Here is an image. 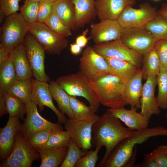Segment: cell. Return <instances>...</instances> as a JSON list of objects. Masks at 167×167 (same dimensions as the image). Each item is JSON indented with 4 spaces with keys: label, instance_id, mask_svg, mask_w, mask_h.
I'll return each mask as SVG.
<instances>
[{
    "label": "cell",
    "instance_id": "3",
    "mask_svg": "<svg viewBox=\"0 0 167 167\" xmlns=\"http://www.w3.org/2000/svg\"><path fill=\"white\" fill-rule=\"evenodd\" d=\"M55 81L69 95L84 97L94 111H97L100 103L95 83L80 71L61 76Z\"/></svg>",
    "mask_w": 167,
    "mask_h": 167
},
{
    "label": "cell",
    "instance_id": "45",
    "mask_svg": "<svg viewBox=\"0 0 167 167\" xmlns=\"http://www.w3.org/2000/svg\"><path fill=\"white\" fill-rule=\"evenodd\" d=\"M88 30V29H87L83 32L81 34L76 38L75 43L82 48L85 47L89 40L92 39L91 36L88 37H86Z\"/></svg>",
    "mask_w": 167,
    "mask_h": 167
},
{
    "label": "cell",
    "instance_id": "54",
    "mask_svg": "<svg viewBox=\"0 0 167 167\" xmlns=\"http://www.w3.org/2000/svg\"><path fill=\"white\" fill-rule=\"evenodd\" d=\"M153 0L156 1H158L160 0Z\"/></svg>",
    "mask_w": 167,
    "mask_h": 167
},
{
    "label": "cell",
    "instance_id": "6",
    "mask_svg": "<svg viewBox=\"0 0 167 167\" xmlns=\"http://www.w3.org/2000/svg\"><path fill=\"white\" fill-rule=\"evenodd\" d=\"M29 32L48 54L59 55L68 46L66 37L54 32L45 23L30 24Z\"/></svg>",
    "mask_w": 167,
    "mask_h": 167
},
{
    "label": "cell",
    "instance_id": "39",
    "mask_svg": "<svg viewBox=\"0 0 167 167\" xmlns=\"http://www.w3.org/2000/svg\"><path fill=\"white\" fill-rule=\"evenodd\" d=\"M58 131L47 129L41 130L34 133L27 140L31 147L35 150L39 149L48 141L51 135Z\"/></svg>",
    "mask_w": 167,
    "mask_h": 167
},
{
    "label": "cell",
    "instance_id": "27",
    "mask_svg": "<svg viewBox=\"0 0 167 167\" xmlns=\"http://www.w3.org/2000/svg\"><path fill=\"white\" fill-rule=\"evenodd\" d=\"M17 79L12 62L9 57L0 65V100L4 99L5 94Z\"/></svg>",
    "mask_w": 167,
    "mask_h": 167
},
{
    "label": "cell",
    "instance_id": "44",
    "mask_svg": "<svg viewBox=\"0 0 167 167\" xmlns=\"http://www.w3.org/2000/svg\"><path fill=\"white\" fill-rule=\"evenodd\" d=\"M150 153L157 167H167V155L161 145L158 146Z\"/></svg>",
    "mask_w": 167,
    "mask_h": 167
},
{
    "label": "cell",
    "instance_id": "20",
    "mask_svg": "<svg viewBox=\"0 0 167 167\" xmlns=\"http://www.w3.org/2000/svg\"><path fill=\"white\" fill-rule=\"evenodd\" d=\"M137 109L131 107L127 109L124 107L118 108H109L107 110L114 116L123 122L132 131H138L148 128L149 120L141 113L137 112Z\"/></svg>",
    "mask_w": 167,
    "mask_h": 167
},
{
    "label": "cell",
    "instance_id": "9",
    "mask_svg": "<svg viewBox=\"0 0 167 167\" xmlns=\"http://www.w3.org/2000/svg\"><path fill=\"white\" fill-rule=\"evenodd\" d=\"M119 40L128 48L143 56L154 48L156 41L145 27L122 28Z\"/></svg>",
    "mask_w": 167,
    "mask_h": 167
},
{
    "label": "cell",
    "instance_id": "11",
    "mask_svg": "<svg viewBox=\"0 0 167 167\" xmlns=\"http://www.w3.org/2000/svg\"><path fill=\"white\" fill-rule=\"evenodd\" d=\"M158 14L156 7L145 2L140 4L138 8L127 6L117 20L122 28L145 27Z\"/></svg>",
    "mask_w": 167,
    "mask_h": 167
},
{
    "label": "cell",
    "instance_id": "7",
    "mask_svg": "<svg viewBox=\"0 0 167 167\" xmlns=\"http://www.w3.org/2000/svg\"><path fill=\"white\" fill-rule=\"evenodd\" d=\"M100 116L95 115L84 118L67 119L64 124L66 131L72 139L80 148L85 151L91 149L92 128Z\"/></svg>",
    "mask_w": 167,
    "mask_h": 167
},
{
    "label": "cell",
    "instance_id": "23",
    "mask_svg": "<svg viewBox=\"0 0 167 167\" xmlns=\"http://www.w3.org/2000/svg\"><path fill=\"white\" fill-rule=\"evenodd\" d=\"M142 71L140 70L132 78L126 82L124 89V97L126 105L137 109H140V99L143 86Z\"/></svg>",
    "mask_w": 167,
    "mask_h": 167
},
{
    "label": "cell",
    "instance_id": "26",
    "mask_svg": "<svg viewBox=\"0 0 167 167\" xmlns=\"http://www.w3.org/2000/svg\"><path fill=\"white\" fill-rule=\"evenodd\" d=\"M68 147L36 150L40 154L41 161L40 167L60 166L66 155Z\"/></svg>",
    "mask_w": 167,
    "mask_h": 167
},
{
    "label": "cell",
    "instance_id": "1",
    "mask_svg": "<svg viewBox=\"0 0 167 167\" xmlns=\"http://www.w3.org/2000/svg\"><path fill=\"white\" fill-rule=\"evenodd\" d=\"M133 132L124 126L121 121L107 110L100 117L93 126L92 140L94 148L104 147L105 149L104 156L98 167H101L115 147L130 136Z\"/></svg>",
    "mask_w": 167,
    "mask_h": 167
},
{
    "label": "cell",
    "instance_id": "10",
    "mask_svg": "<svg viewBox=\"0 0 167 167\" xmlns=\"http://www.w3.org/2000/svg\"><path fill=\"white\" fill-rule=\"evenodd\" d=\"M79 68L82 73L94 82L105 75L111 74L104 57L90 46H87L82 52L79 59Z\"/></svg>",
    "mask_w": 167,
    "mask_h": 167
},
{
    "label": "cell",
    "instance_id": "34",
    "mask_svg": "<svg viewBox=\"0 0 167 167\" xmlns=\"http://www.w3.org/2000/svg\"><path fill=\"white\" fill-rule=\"evenodd\" d=\"M158 92L156 97L160 109H167V71L161 70L157 76Z\"/></svg>",
    "mask_w": 167,
    "mask_h": 167
},
{
    "label": "cell",
    "instance_id": "16",
    "mask_svg": "<svg viewBox=\"0 0 167 167\" xmlns=\"http://www.w3.org/2000/svg\"><path fill=\"white\" fill-rule=\"evenodd\" d=\"M91 24L90 36L96 45L120 39L122 28L117 20H103Z\"/></svg>",
    "mask_w": 167,
    "mask_h": 167
},
{
    "label": "cell",
    "instance_id": "19",
    "mask_svg": "<svg viewBox=\"0 0 167 167\" xmlns=\"http://www.w3.org/2000/svg\"><path fill=\"white\" fill-rule=\"evenodd\" d=\"M135 0H96L97 16L100 21L117 20L128 6H133Z\"/></svg>",
    "mask_w": 167,
    "mask_h": 167
},
{
    "label": "cell",
    "instance_id": "14",
    "mask_svg": "<svg viewBox=\"0 0 167 167\" xmlns=\"http://www.w3.org/2000/svg\"><path fill=\"white\" fill-rule=\"evenodd\" d=\"M95 51L103 56L125 60L139 68L143 63V56L130 49L119 40L95 45Z\"/></svg>",
    "mask_w": 167,
    "mask_h": 167
},
{
    "label": "cell",
    "instance_id": "55",
    "mask_svg": "<svg viewBox=\"0 0 167 167\" xmlns=\"http://www.w3.org/2000/svg\"><path fill=\"white\" fill-rule=\"evenodd\" d=\"M166 118H167V114L166 115Z\"/></svg>",
    "mask_w": 167,
    "mask_h": 167
},
{
    "label": "cell",
    "instance_id": "36",
    "mask_svg": "<svg viewBox=\"0 0 167 167\" xmlns=\"http://www.w3.org/2000/svg\"><path fill=\"white\" fill-rule=\"evenodd\" d=\"M68 147L66 155L60 167H75L78 160L88 151L79 148L72 139Z\"/></svg>",
    "mask_w": 167,
    "mask_h": 167
},
{
    "label": "cell",
    "instance_id": "53",
    "mask_svg": "<svg viewBox=\"0 0 167 167\" xmlns=\"http://www.w3.org/2000/svg\"><path fill=\"white\" fill-rule=\"evenodd\" d=\"M50 1H51L52 2H53L57 1H58V0H50Z\"/></svg>",
    "mask_w": 167,
    "mask_h": 167
},
{
    "label": "cell",
    "instance_id": "48",
    "mask_svg": "<svg viewBox=\"0 0 167 167\" xmlns=\"http://www.w3.org/2000/svg\"><path fill=\"white\" fill-rule=\"evenodd\" d=\"M82 48L76 43H71L70 44V50L71 53L73 55H77L81 52Z\"/></svg>",
    "mask_w": 167,
    "mask_h": 167
},
{
    "label": "cell",
    "instance_id": "49",
    "mask_svg": "<svg viewBox=\"0 0 167 167\" xmlns=\"http://www.w3.org/2000/svg\"><path fill=\"white\" fill-rule=\"evenodd\" d=\"M157 13L167 19V3H163L160 9L157 10Z\"/></svg>",
    "mask_w": 167,
    "mask_h": 167
},
{
    "label": "cell",
    "instance_id": "21",
    "mask_svg": "<svg viewBox=\"0 0 167 167\" xmlns=\"http://www.w3.org/2000/svg\"><path fill=\"white\" fill-rule=\"evenodd\" d=\"M13 63L18 80L32 78L33 74L23 43L14 48L9 57Z\"/></svg>",
    "mask_w": 167,
    "mask_h": 167
},
{
    "label": "cell",
    "instance_id": "17",
    "mask_svg": "<svg viewBox=\"0 0 167 167\" xmlns=\"http://www.w3.org/2000/svg\"><path fill=\"white\" fill-rule=\"evenodd\" d=\"M157 85V76L152 75L148 77L143 87L140 99V113L148 120L152 115H159L161 112L154 94Z\"/></svg>",
    "mask_w": 167,
    "mask_h": 167
},
{
    "label": "cell",
    "instance_id": "24",
    "mask_svg": "<svg viewBox=\"0 0 167 167\" xmlns=\"http://www.w3.org/2000/svg\"><path fill=\"white\" fill-rule=\"evenodd\" d=\"M52 13L72 30L76 29L75 10L72 0H58L54 2Z\"/></svg>",
    "mask_w": 167,
    "mask_h": 167
},
{
    "label": "cell",
    "instance_id": "2",
    "mask_svg": "<svg viewBox=\"0 0 167 167\" xmlns=\"http://www.w3.org/2000/svg\"><path fill=\"white\" fill-rule=\"evenodd\" d=\"M167 136V128L158 126L133 131L132 134L119 143L113 149L101 167H122L131 157L136 145L147 141L151 137Z\"/></svg>",
    "mask_w": 167,
    "mask_h": 167
},
{
    "label": "cell",
    "instance_id": "52",
    "mask_svg": "<svg viewBox=\"0 0 167 167\" xmlns=\"http://www.w3.org/2000/svg\"><path fill=\"white\" fill-rule=\"evenodd\" d=\"M24 0L25 1L26 0H32V1H36L38 2H39L41 1L42 0Z\"/></svg>",
    "mask_w": 167,
    "mask_h": 167
},
{
    "label": "cell",
    "instance_id": "32",
    "mask_svg": "<svg viewBox=\"0 0 167 167\" xmlns=\"http://www.w3.org/2000/svg\"><path fill=\"white\" fill-rule=\"evenodd\" d=\"M145 27L156 41L167 39V19L159 14Z\"/></svg>",
    "mask_w": 167,
    "mask_h": 167
},
{
    "label": "cell",
    "instance_id": "30",
    "mask_svg": "<svg viewBox=\"0 0 167 167\" xmlns=\"http://www.w3.org/2000/svg\"><path fill=\"white\" fill-rule=\"evenodd\" d=\"M4 105L9 118L18 117L24 120L26 114L25 103L19 98L7 93L5 96Z\"/></svg>",
    "mask_w": 167,
    "mask_h": 167
},
{
    "label": "cell",
    "instance_id": "4",
    "mask_svg": "<svg viewBox=\"0 0 167 167\" xmlns=\"http://www.w3.org/2000/svg\"><path fill=\"white\" fill-rule=\"evenodd\" d=\"M100 104L110 108L126 105L124 89L126 82L110 74L105 75L94 81Z\"/></svg>",
    "mask_w": 167,
    "mask_h": 167
},
{
    "label": "cell",
    "instance_id": "13",
    "mask_svg": "<svg viewBox=\"0 0 167 167\" xmlns=\"http://www.w3.org/2000/svg\"><path fill=\"white\" fill-rule=\"evenodd\" d=\"M23 44L32 70L33 77L38 81L48 82L50 79L46 74L44 62L45 52L32 35L28 32Z\"/></svg>",
    "mask_w": 167,
    "mask_h": 167
},
{
    "label": "cell",
    "instance_id": "40",
    "mask_svg": "<svg viewBox=\"0 0 167 167\" xmlns=\"http://www.w3.org/2000/svg\"><path fill=\"white\" fill-rule=\"evenodd\" d=\"M101 147H96L94 150H89L76 163L75 167H94L98 159V153Z\"/></svg>",
    "mask_w": 167,
    "mask_h": 167
},
{
    "label": "cell",
    "instance_id": "38",
    "mask_svg": "<svg viewBox=\"0 0 167 167\" xmlns=\"http://www.w3.org/2000/svg\"><path fill=\"white\" fill-rule=\"evenodd\" d=\"M39 2L32 0H26L20 9V13L24 19L29 24L37 21Z\"/></svg>",
    "mask_w": 167,
    "mask_h": 167
},
{
    "label": "cell",
    "instance_id": "28",
    "mask_svg": "<svg viewBox=\"0 0 167 167\" xmlns=\"http://www.w3.org/2000/svg\"><path fill=\"white\" fill-rule=\"evenodd\" d=\"M49 84L53 98L57 102L59 110L69 118L74 119L69 95L55 81L51 80Z\"/></svg>",
    "mask_w": 167,
    "mask_h": 167
},
{
    "label": "cell",
    "instance_id": "5",
    "mask_svg": "<svg viewBox=\"0 0 167 167\" xmlns=\"http://www.w3.org/2000/svg\"><path fill=\"white\" fill-rule=\"evenodd\" d=\"M30 24L20 13H16L6 16L1 27V44L11 50L18 45L23 43L29 32Z\"/></svg>",
    "mask_w": 167,
    "mask_h": 167
},
{
    "label": "cell",
    "instance_id": "46",
    "mask_svg": "<svg viewBox=\"0 0 167 167\" xmlns=\"http://www.w3.org/2000/svg\"><path fill=\"white\" fill-rule=\"evenodd\" d=\"M140 166L143 167H157L150 153L144 155L143 161Z\"/></svg>",
    "mask_w": 167,
    "mask_h": 167
},
{
    "label": "cell",
    "instance_id": "31",
    "mask_svg": "<svg viewBox=\"0 0 167 167\" xmlns=\"http://www.w3.org/2000/svg\"><path fill=\"white\" fill-rule=\"evenodd\" d=\"M143 63L141 70L143 79L146 80L150 76H157L160 72L159 59L154 48L143 56Z\"/></svg>",
    "mask_w": 167,
    "mask_h": 167
},
{
    "label": "cell",
    "instance_id": "22",
    "mask_svg": "<svg viewBox=\"0 0 167 167\" xmlns=\"http://www.w3.org/2000/svg\"><path fill=\"white\" fill-rule=\"evenodd\" d=\"M75 10L76 28L84 26L97 16L96 0H72Z\"/></svg>",
    "mask_w": 167,
    "mask_h": 167
},
{
    "label": "cell",
    "instance_id": "37",
    "mask_svg": "<svg viewBox=\"0 0 167 167\" xmlns=\"http://www.w3.org/2000/svg\"><path fill=\"white\" fill-rule=\"evenodd\" d=\"M45 23L51 30L61 36L67 37L72 35V30L53 13L48 17Z\"/></svg>",
    "mask_w": 167,
    "mask_h": 167
},
{
    "label": "cell",
    "instance_id": "35",
    "mask_svg": "<svg viewBox=\"0 0 167 167\" xmlns=\"http://www.w3.org/2000/svg\"><path fill=\"white\" fill-rule=\"evenodd\" d=\"M71 108L74 118H86L95 115L96 114L90 106L78 99L76 96L69 95Z\"/></svg>",
    "mask_w": 167,
    "mask_h": 167
},
{
    "label": "cell",
    "instance_id": "29",
    "mask_svg": "<svg viewBox=\"0 0 167 167\" xmlns=\"http://www.w3.org/2000/svg\"><path fill=\"white\" fill-rule=\"evenodd\" d=\"M33 88L32 77L17 79L11 87L7 93L19 98L25 104L32 101Z\"/></svg>",
    "mask_w": 167,
    "mask_h": 167
},
{
    "label": "cell",
    "instance_id": "50",
    "mask_svg": "<svg viewBox=\"0 0 167 167\" xmlns=\"http://www.w3.org/2000/svg\"><path fill=\"white\" fill-rule=\"evenodd\" d=\"M5 16H6L3 11L0 8V23L2 24L3 22Z\"/></svg>",
    "mask_w": 167,
    "mask_h": 167
},
{
    "label": "cell",
    "instance_id": "12",
    "mask_svg": "<svg viewBox=\"0 0 167 167\" xmlns=\"http://www.w3.org/2000/svg\"><path fill=\"white\" fill-rule=\"evenodd\" d=\"M25 104L26 117L22 124L20 132L27 140L35 132L47 129L56 131L63 130L59 123H54L48 121L39 114L37 105L32 101Z\"/></svg>",
    "mask_w": 167,
    "mask_h": 167
},
{
    "label": "cell",
    "instance_id": "25",
    "mask_svg": "<svg viewBox=\"0 0 167 167\" xmlns=\"http://www.w3.org/2000/svg\"><path fill=\"white\" fill-rule=\"evenodd\" d=\"M103 57L109 66L111 74L119 77L126 82L140 70L127 61L114 58Z\"/></svg>",
    "mask_w": 167,
    "mask_h": 167
},
{
    "label": "cell",
    "instance_id": "42",
    "mask_svg": "<svg viewBox=\"0 0 167 167\" xmlns=\"http://www.w3.org/2000/svg\"><path fill=\"white\" fill-rule=\"evenodd\" d=\"M53 2L50 0H42L39 2L37 21L45 23L49 15L52 13Z\"/></svg>",
    "mask_w": 167,
    "mask_h": 167
},
{
    "label": "cell",
    "instance_id": "47",
    "mask_svg": "<svg viewBox=\"0 0 167 167\" xmlns=\"http://www.w3.org/2000/svg\"><path fill=\"white\" fill-rule=\"evenodd\" d=\"M11 51L0 44V65L9 59Z\"/></svg>",
    "mask_w": 167,
    "mask_h": 167
},
{
    "label": "cell",
    "instance_id": "15",
    "mask_svg": "<svg viewBox=\"0 0 167 167\" xmlns=\"http://www.w3.org/2000/svg\"><path fill=\"white\" fill-rule=\"evenodd\" d=\"M33 84L32 101L38 106L41 111L44 106L50 109L57 116L58 123H64L67 118L65 115L54 105L49 84L47 82L37 80L32 78Z\"/></svg>",
    "mask_w": 167,
    "mask_h": 167
},
{
    "label": "cell",
    "instance_id": "41",
    "mask_svg": "<svg viewBox=\"0 0 167 167\" xmlns=\"http://www.w3.org/2000/svg\"><path fill=\"white\" fill-rule=\"evenodd\" d=\"M154 48L159 58L160 71H167V39L157 41Z\"/></svg>",
    "mask_w": 167,
    "mask_h": 167
},
{
    "label": "cell",
    "instance_id": "8",
    "mask_svg": "<svg viewBox=\"0 0 167 167\" xmlns=\"http://www.w3.org/2000/svg\"><path fill=\"white\" fill-rule=\"evenodd\" d=\"M40 158L20 131L17 133L12 149L0 165V167H31L33 161Z\"/></svg>",
    "mask_w": 167,
    "mask_h": 167
},
{
    "label": "cell",
    "instance_id": "43",
    "mask_svg": "<svg viewBox=\"0 0 167 167\" xmlns=\"http://www.w3.org/2000/svg\"><path fill=\"white\" fill-rule=\"evenodd\" d=\"M21 0H0V8L6 16L17 13L19 9V2Z\"/></svg>",
    "mask_w": 167,
    "mask_h": 167
},
{
    "label": "cell",
    "instance_id": "33",
    "mask_svg": "<svg viewBox=\"0 0 167 167\" xmlns=\"http://www.w3.org/2000/svg\"><path fill=\"white\" fill-rule=\"evenodd\" d=\"M71 139L72 138L67 131H56L54 132L47 142L38 149H52L68 147Z\"/></svg>",
    "mask_w": 167,
    "mask_h": 167
},
{
    "label": "cell",
    "instance_id": "51",
    "mask_svg": "<svg viewBox=\"0 0 167 167\" xmlns=\"http://www.w3.org/2000/svg\"><path fill=\"white\" fill-rule=\"evenodd\" d=\"M161 146L167 155V145H161Z\"/></svg>",
    "mask_w": 167,
    "mask_h": 167
},
{
    "label": "cell",
    "instance_id": "18",
    "mask_svg": "<svg viewBox=\"0 0 167 167\" xmlns=\"http://www.w3.org/2000/svg\"><path fill=\"white\" fill-rule=\"evenodd\" d=\"M22 126L18 117L9 118L5 126L0 131V158L1 162L11 153L14 143L16 135Z\"/></svg>",
    "mask_w": 167,
    "mask_h": 167
}]
</instances>
